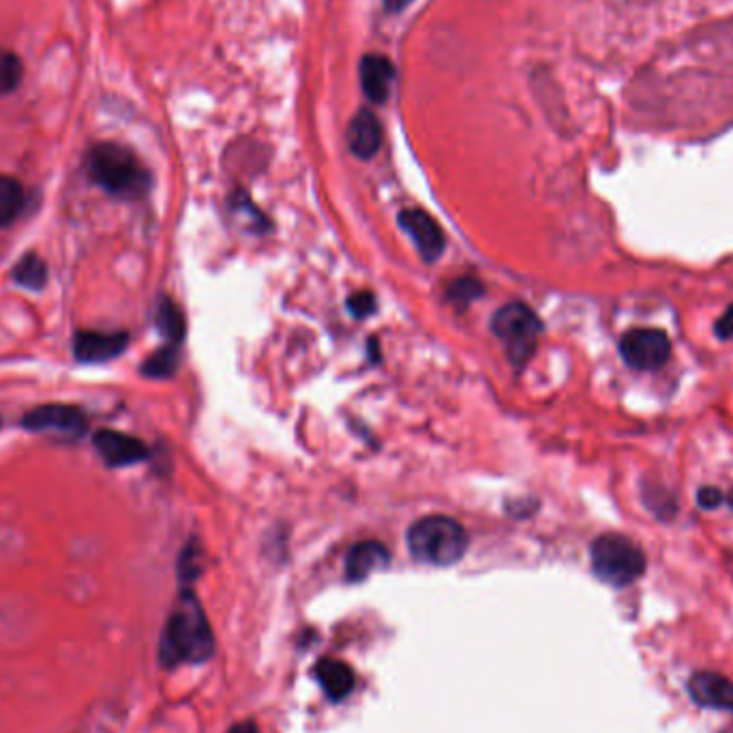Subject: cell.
Returning <instances> with one entry per match:
<instances>
[{
	"instance_id": "cell-1",
	"label": "cell",
	"mask_w": 733,
	"mask_h": 733,
	"mask_svg": "<svg viewBox=\"0 0 733 733\" xmlns=\"http://www.w3.org/2000/svg\"><path fill=\"white\" fill-rule=\"evenodd\" d=\"M214 652V637L207 614L196 594L185 590L161 635L159 657L166 667L180 663H205Z\"/></svg>"
},
{
	"instance_id": "cell-2",
	"label": "cell",
	"mask_w": 733,
	"mask_h": 733,
	"mask_svg": "<svg viewBox=\"0 0 733 733\" xmlns=\"http://www.w3.org/2000/svg\"><path fill=\"white\" fill-rule=\"evenodd\" d=\"M86 172L95 185L121 200H140L150 189V172L138 155L116 142H102L88 150Z\"/></svg>"
},
{
	"instance_id": "cell-3",
	"label": "cell",
	"mask_w": 733,
	"mask_h": 733,
	"mask_svg": "<svg viewBox=\"0 0 733 733\" xmlns=\"http://www.w3.org/2000/svg\"><path fill=\"white\" fill-rule=\"evenodd\" d=\"M408 549L425 564L451 566L468 552V532L453 517L431 515L410 527Z\"/></svg>"
},
{
	"instance_id": "cell-4",
	"label": "cell",
	"mask_w": 733,
	"mask_h": 733,
	"mask_svg": "<svg viewBox=\"0 0 733 733\" xmlns=\"http://www.w3.org/2000/svg\"><path fill=\"white\" fill-rule=\"evenodd\" d=\"M590 556L594 575L614 588H627L646 573L643 552L622 534L598 536Z\"/></svg>"
},
{
	"instance_id": "cell-5",
	"label": "cell",
	"mask_w": 733,
	"mask_h": 733,
	"mask_svg": "<svg viewBox=\"0 0 733 733\" xmlns=\"http://www.w3.org/2000/svg\"><path fill=\"white\" fill-rule=\"evenodd\" d=\"M491 333L504 346L509 360L522 369L536 352L543 322L524 303H509L491 317Z\"/></svg>"
},
{
	"instance_id": "cell-6",
	"label": "cell",
	"mask_w": 733,
	"mask_h": 733,
	"mask_svg": "<svg viewBox=\"0 0 733 733\" xmlns=\"http://www.w3.org/2000/svg\"><path fill=\"white\" fill-rule=\"evenodd\" d=\"M620 354L635 371H655L671 356V342L663 331L632 328L620 339Z\"/></svg>"
},
{
	"instance_id": "cell-7",
	"label": "cell",
	"mask_w": 733,
	"mask_h": 733,
	"mask_svg": "<svg viewBox=\"0 0 733 733\" xmlns=\"http://www.w3.org/2000/svg\"><path fill=\"white\" fill-rule=\"evenodd\" d=\"M22 427L29 431H39V433H59L63 438H80L86 431V417L75 406L50 404V406H39L35 410L27 412L22 419Z\"/></svg>"
},
{
	"instance_id": "cell-8",
	"label": "cell",
	"mask_w": 733,
	"mask_h": 733,
	"mask_svg": "<svg viewBox=\"0 0 733 733\" xmlns=\"http://www.w3.org/2000/svg\"><path fill=\"white\" fill-rule=\"evenodd\" d=\"M399 226L412 239V243L417 244L420 258L425 262L440 260V255L444 253V247H447V239L431 214H427L425 210L420 209L401 210Z\"/></svg>"
},
{
	"instance_id": "cell-9",
	"label": "cell",
	"mask_w": 733,
	"mask_h": 733,
	"mask_svg": "<svg viewBox=\"0 0 733 733\" xmlns=\"http://www.w3.org/2000/svg\"><path fill=\"white\" fill-rule=\"evenodd\" d=\"M129 344V335L123 331H80L73 337V354L80 363L100 365L121 356Z\"/></svg>"
},
{
	"instance_id": "cell-10",
	"label": "cell",
	"mask_w": 733,
	"mask_h": 733,
	"mask_svg": "<svg viewBox=\"0 0 733 733\" xmlns=\"http://www.w3.org/2000/svg\"><path fill=\"white\" fill-rule=\"evenodd\" d=\"M95 451L104 459L107 465L112 468H125L140 463L148 457V447L127 433L114 431V429H102L93 438Z\"/></svg>"
},
{
	"instance_id": "cell-11",
	"label": "cell",
	"mask_w": 733,
	"mask_h": 733,
	"mask_svg": "<svg viewBox=\"0 0 733 733\" xmlns=\"http://www.w3.org/2000/svg\"><path fill=\"white\" fill-rule=\"evenodd\" d=\"M689 693L701 708L733 714V682L714 671H699L689 682Z\"/></svg>"
},
{
	"instance_id": "cell-12",
	"label": "cell",
	"mask_w": 733,
	"mask_h": 733,
	"mask_svg": "<svg viewBox=\"0 0 733 733\" xmlns=\"http://www.w3.org/2000/svg\"><path fill=\"white\" fill-rule=\"evenodd\" d=\"M360 88L371 104H385L392 91L395 65L383 54H365L358 67Z\"/></svg>"
},
{
	"instance_id": "cell-13",
	"label": "cell",
	"mask_w": 733,
	"mask_h": 733,
	"mask_svg": "<svg viewBox=\"0 0 733 733\" xmlns=\"http://www.w3.org/2000/svg\"><path fill=\"white\" fill-rule=\"evenodd\" d=\"M348 146L358 159H371L378 155L383 146V125L371 109L363 107L349 121Z\"/></svg>"
},
{
	"instance_id": "cell-14",
	"label": "cell",
	"mask_w": 733,
	"mask_h": 733,
	"mask_svg": "<svg viewBox=\"0 0 733 733\" xmlns=\"http://www.w3.org/2000/svg\"><path fill=\"white\" fill-rule=\"evenodd\" d=\"M388 562H390V554L383 543H378V541L358 543L349 549L348 558H346V577L354 584L363 582L374 570L388 566Z\"/></svg>"
},
{
	"instance_id": "cell-15",
	"label": "cell",
	"mask_w": 733,
	"mask_h": 733,
	"mask_svg": "<svg viewBox=\"0 0 733 733\" xmlns=\"http://www.w3.org/2000/svg\"><path fill=\"white\" fill-rule=\"evenodd\" d=\"M315 676L324 693L333 701H342L354 691V673L344 661L322 659L315 664Z\"/></svg>"
},
{
	"instance_id": "cell-16",
	"label": "cell",
	"mask_w": 733,
	"mask_h": 733,
	"mask_svg": "<svg viewBox=\"0 0 733 733\" xmlns=\"http://www.w3.org/2000/svg\"><path fill=\"white\" fill-rule=\"evenodd\" d=\"M27 205L24 187L18 178L0 175V228H9Z\"/></svg>"
},
{
	"instance_id": "cell-17",
	"label": "cell",
	"mask_w": 733,
	"mask_h": 733,
	"mask_svg": "<svg viewBox=\"0 0 733 733\" xmlns=\"http://www.w3.org/2000/svg\"><path fill=\"white\" fill-rule=\"evenodd\" d=\"M155 324L159 333L168 339V346H178L185 339V317L175 301L164 299L157 307Z\"/></svg>"
},
{
	"instance_id": "cell-18",
	"label": "cell",
	"mask_w": 733,
	"mask_h": 733,
	"mask_svg": "<svg viewBox=\"0 0 733 733\" xmlns=\"http://www.w3.org/2000/svg\"><path fill=\"white\" fill-rule=\"evenodd\" d=\"M13 281L27 290H41L48 281V266L36 253H24L13 266Z\"/></svg>"
},
{
	"instance_id": "cell-19",
	"label": "cell",
	"mask_w": 733,
	"mask_h": 733,
	"mask_svg": "<svg viewBox=\"0 0 733 733\" xmlns=\"http://www.w3.org/2000/svg\"><path fill=\"white\" fill-rule=\"evenodd\" d=\"M176 367H178V346H166V348L157 349L155 354H150L142 363V374L146 378L164 380V378L175 376Z\"/></svg>"
},
{
	"instance_id": "cell-20",
	"label": "cell",
	"mask_w": 733,
	"mask_h": 733,
	"mask_svg": "<svg viewBox=\"0 0 733 733\" xmlns=\"http://www.w3.org/2000/svg\"><path fill=\"white\" fill-rule=\"evenodd\" d=\"M24 75V65L18 54L9 50H0V95L13 93Z\"/></svg>"
},
{
	"instance_id": "cell-21",
	"label": "cell",
	"mask_w": 733,
	"mask_h": 733,
	"mask_svg": "<svg viewBox=\"0 0 733 733\" xmlns=\"http://www.w3.org/2000/svg\"><path fill=\"white\" fill-rule=\"evenodd\" d=\"M483 292H485V287L479 281L463 278V280L454 281L453 285H451L449 299L453 301L454 305H463L465 307L472 301H477Z\"/></svg>"
},
{
	"instance_id": "cell-22",
	"label": "cell",
	"mask_w": 733,
	"mask_h": 733,
	"mask_svg": "<svg viewBox=\"0 0 733 733\" xmlns=\"http://www.w3.org/2000/svg\"><path fill=\"white\" fill-rule=\"evenodd\" d=\"M348 310L349 314L354 315V317L363 320V317H367V315H371L378 310L376 296L371 292H367V290L356 292V294L349 296Z\"/></svg>"
},
{
	"instance_id": "cell-23",
	"label": "cell",
	"mask_w": 733,
	"mask_h": 733,
	"mask_svg": "<svg viewBox=\"0 0 733 733\" xmlns=\"http://www.w3.org/2000/svg\"><path fill=\"white\" fill-rule=\"evenodd\" d=\"M698 502L703 509H716L723 502V493L719 489L703 488L698 493Z\"/></svg>"
},
{
	"instance_id": "cell-24",
	"label": "cell",
	"mask_w": 733,
	"mask_h": 733,
	"mask_svg": "<svg viewBox=\"0 0 733 733\" xmlns=\"http://www.w3.org/2000/svg\"><path fill=\"white\" fill-rule=\"evenodd\" d=\"M716 337L725 339V342L733 339V305L716 322Z\"/></svg>"
},
{
	"instance_id": "cell-25",
	"label": "cell",
	"mask_w": 733,
	"mask_h": 733,
	"mask_svg": "<svg viewBox=\"0 0 733 733\" xmlns=\"http://www.w3.org/2000/svg\"><path fill=\"white\" fill-rule=\"evenodd\" d=\"M415 0H385V9L386 13H401V11H406L410 4H412Z\"/></svg>"
},
{
	"instance_id": "cell-26",
	"label": "cell",
	"mask_w": 733,
	"mask_h": 733,
	"mask_svg": "<svg viewBox=\"0 0 733 733\" xmlns=\"http://www.w3.org/2000/svg\"><path fill=\"white\" fill-rule=\"evenodd\" d=\"M228 733H258V730H255L253 723H239V725H234Z\"/></svg>"
}]
</instances>
